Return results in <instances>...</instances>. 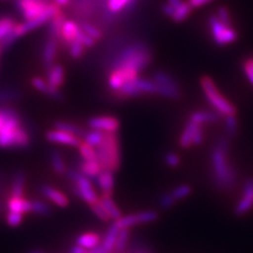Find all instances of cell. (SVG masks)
<instances>
[{"instance_id":"6da1fadb","label":"cell","mask_w":253,"mask_h":253,"mask_svg":"<svg viewBox=\"0 0 253 253\" xmlns=\"http://www.w3.org/2000/svg\"><path fill=\"white\" fill-rule=\"evenodd\" d=\"M212 180L218 190L232 189L237 179L236 170L229 157V141L226 137H220L211 152Z\"/></svg>"},{"instance_id":"7a4b0ae2","label":"cell","mask_w":253,"mask_h":253,"mask_svg":"<svg viewBox=\"0 0 253 253\" xmlns=\"http://www.w3.org/2000/svg\"><path fill=\"white\" fill-rule=\"evenodd\" d=\"M152 62V53L149 46L144 42H133L126 45L123 51L118 53L117 56L112 60L110 69L128 68L133 69L140 73L147 69Z\"/></svg>"},{"instance_id":"3957f363","label":"cell","mask_w":253,"mask_h":253,"mask_svg":"<svg viewBox=\"0 0 253 253\" xmlns=\"http://www.w3.org/2000/svg\"><path fill=\"white\" fill-rule=\"evenodd\" d=\"M31 144V135L22 124L21 117L14 109L0 130V148L1 149H25Z\"/></svg>"},{"instance_id":"277c9868","label":"cell","mask_w":253,"mask_h":253,"mask_svg":"<svg viewBox=\"0 0 253 253\" xmlns=\"http://www.w3.org/2000/svg\"><path fill=\"white\" fill-rule=\"evenodd\" d=\"M98 161L104 170L116 172L121 167V145L117 133H105L104 140L96 148Z\"/></svg>"},{"instance_id":"5b68a950","label":"cell","mask_w":253,"mask_h":253,"mask_svg":"<svg viewBox=\"0 0 253 253\" xmlns=\"http://www.w3.org/2000/svg\"><path fill=\"white\" fill-rule=\"evenodd\" d=\"M201 86L205 94V97L210 104V106L215 110L219 115L227 117L230 115H236V108L232 102L229 101L223 94H221L215 83L209 76H203L201 78Z\"/></svg>"},{"instance_id":"8992f818","label":"cell","mask_w":253,"mask_h":253,"mask_svg":"<svg viewBox=\"0 0 253 253\" xmlns=\"http://www.w3.org/2000/svg\"><path fill=\"white\" fill-rule=\"evenodd\" d=\"M16 6L26 20H32L44 15L54 16L59 13L60 6L46 0H16Z\"/></svg>"},{"instance_id":"52a82bcc","label":"cell","mask_w":253,"mask_h":253,"mask_svg":"<svg viewBox=\"0 0 253 253\" xmlns=\"http://www.w3.org/2000/svg\"><path fill=\"white\" fill-rule=\"evenodd\" d=\"M67 174L68 177L74 184V193L79 199L85 202L89 206L99 201L100 197H98L96 190L94 189L89 177L84 176L78 170L74 169H69Z\"/></svg>"},{"instance_id":"ba28073f","label":"cell","mask_w":253,"mask_h":253,"mask_svg":"<svg viewBox=\"0 0 253 253\" xmlns=\"http://www.w3.org/2000/svg\"><path fill=\"white\" fill-rule=\"evenodd\" d=\"M158 88L157 84L153 79H147L137 77L134 79L133 82L125 85L124 88L120 91L115 92L117 98L126 99L131 97L140 96V95H147V94H156L157 95Z\"/></svg>"},{"instance_id":"9c48e42d","label":"cell","mask_w":253,"mask_h":253,"mask_svg":"<svg viewBox=\"0 0 253 253\" xmlns=\"http://www.w3.org/2000/svg\"><path fill=\"white\" fill-rule=\"evenodd\" d=\"M209 28L211 37L216 45L225 46L231 44L237 39V33L232 26L225 25L218 19L216 15L210 16Z\"/></svg>"},{"instance_id":"30bf717a","label":"cell","mask_w":253,"mask_h":253,"mask_svg":"<svg viewBox=\"0 0 253 253\" xmlns=\"http://www.w3.org/2000/svg\"><path fill=\"white\" fill-rule=\"evenodd\" d=\"M153 81L157 84V95L169 99H178L181 95L176 79L167 72L157 71L153 75Z\"/></svg>"},{"instance_id":"8fae6325","label":"cell","mask_w":253,"mask_h":253,"mask_svg":"<svg viewBox=\"0 0 253 253\" xmlns=\"http://www.w3.org/2000/svg\"><path fill=\"white\" fill-rule=\"evenodd\" d=\"M138 72L133 69L117 68L110 71L108 84L111 90L117 92L122 90L125 85L133 82L138 77Z\"/></svg>"},{"instance_id":"7c38bea8","label":"cell","mask_w":253,"mask_h":253,"mask_svg":"<svg viewBox=\"0 0 253 253\" xmlns=\"http://www.w3.org/2000/svg\"><path fill=\"white\" fill-rule=\"evenodd\" d=\"M205 138L204 128L202 125L193 122H188L184 131L179 137V146L183 149H188L192 146H200Z\"/></svg>"},{"instance_id":"4fadbf2b","label":"cell","mask_w":253,"mask_h":253,"mask_svg":"<svg viewBox=\"0 0 253 253\" xmlns=\"http://www.w3.org/2000/svg\"><path fill=\"white\" fill-rule=\"evenodd\" d=\"M158 218V213L153 210H148V211H142L138 213H133V214H128L126 216H122L120 219L114 221V225L118 229H124L131 227L142 225V224H149L153 223V221L157 220Z\"/></svg>"},{"instance_id":"5bb4252c","label":"cell","mask_w":253,"mask_h":253,"mask_svg":"<svg viewBox=\"0 0 253 253\" xmlns=\"http://www.w3.org/2000/svg\"><path fill=\"white\" fill-rule=\"evenodd\" d=\"M253 209V178H249L245 181L242 196L234 208V213L237 216L247 214Z\"/></svg>"},{"instance_id":"9a60e30c","label":"cell","mask_w":253,"mask_h":253,"mask_svg":"<svg viewBox=\"0 0 253 253\" xmlns=\"http://www.w3.org/2000/svg\"><path fill=\"white\" fill-rule=\"evenodd\" d=\"M92 130H98L104 133H117L120 130L121 123L114 116H97L93 117L88 122Z\"/></svg>"},{"instance_id":"2e32d148","label":"cell","mask_w":253,"mask_h":253,"mask_svg":"<svg viewBox=\"0 0 253 253\" xmlns=\"http://www.w3.org/2000/svg\"><path fill=\"white\" fill-rule=\"evenodd\" d=\"M45 138L47 141L53 142V144H58L69 147H77L82 144L81 137H78L74 134H71L69 132L54 129L47 131L45 134Z\"/></svg>"},{"instance_id":"e0dca14e","label":"cell","mask_w":253,"mask_h":253,"mask_svg":"<svg viewBox=\"0 0 253 253\" xmlns=\"http://www.w3.org/2000/svg\"><path fill=\"white\" fill-rule=\"evenodd\" d=\"M41 192L47 201L52 202L54 205H56L57 207L66 208L69 206L68 196L56 188H54L50 185H43L41 188Z\"/></svg>"},{"instance_id":"ac0fdd59","label":"cell","mask_w":253,"mask_h":253,"mask_svg":"<svg viewBox=\"0 0 253 253\" xmlns=\"http://www.w3.org/2000/svg\"><path fill=\"white\" fill-rule=\"evenodd\" d=\"M58 51V38L50 36L47 37L45 44L43 46L42 52V59L43 63L46 68H50L55 63V59L57 56Z\"/></svg>"},{"instance_id":"d6986e66","label":"cell","mask_w":253,"mask_h":253,"mask_svg":"<svg viewBox=\"0 0 253 253\" xmlns=\"http://www.w3.org/2000/svg\"><path fill=\"white\" fill-rule=\"evenodd\" d=\"M47 83L55 89H59L62 86V84H65L66 81V72L65 69L61 65H58V63H54L53 66L50 68H47Z\"/></svg>"},{"instance_id":"ffe728a7","label":"cell","mask_w":253,"mask_h":253,"mask_svg":"<svg viewBox=\"0 0 253 253\" xmlns=\"http://www.w3.org/2000/svg\"><path fill=\"white\" fill-rule=\"evenodd\" d=\"M96 180L102 195L112 196L115 187L114 172L109 170H102L101 173L97 176Z\"/></svg>"},{"instance_id":"44dd1931","label":"cell","mask_w":253,"mask_h":253,"mask_svg":"<svg viewBox=\"0 0 253 253\" xmlns=\"http://www.w3.org/2000/svg\"><path fill=\"white\" fill-rule=\"evenodd\" d=\"M6 206L10 212L20 213L23 215L32 212V201L26 199L25 196H11L7 200Z\"/></svg>"},{"instance_id":"7402d4cb","label":"cell","mask_w":253,"mask_h":253,"mask_svg":"<svg viewBox=\"0 0 253 253\" xmlns=\"http://www.w3.org/2000/svg\"><path fill=\"white\" fill-rule=\"evenodd\" d=\"M81 30V26H78L75 21L66 19L60 31L59 39H61V41L63 42H66L67 44H70L71 42L76 41Z\"/></svg>"},{"instance_id":"603a6c76","label":"cell","mask_w":253,"mask_h":253,"mask_svg":"<svg viewBox=\"0 0 253 253\" xmlns=\"http://www.w3.org/2000/svg\"><path fill=\"white\" fill-rule=\"evenodd\" d=\"M104 170L101 167L99 161H83L79 164L78 171L84 176L91 178H97V176Z\"/></svg>"},{"instance_id":"cb8c5ba5","label":"cell","mask_w":253,"mask_h":253,"mask_svg":"<svg viewBox=\"0 0 253 253\" xmlns=\"http://www.w3.org/2000/svg\"><path fill=\"white\" fill-rule=\"evenodd\" d=\"M101 236L96 232H85L76 239V245L82 246L86 250H91L100 245Z\"/></svg>"},{"instance_id":"d4e9b609","label":"cell","mask_w":253,"mask_h":253,"mask_svg":"<svg viewBox=\"0 0 253 253\" xmlns=\"http://www.w3.org/2000/svg\"><path fill=\"white\" fill-rule=\"evenodd\" d=\"M218 120L219 114L216 112H212V111H194L189 118L190 122H193L202 126L205 124L216 123Z\"/></svg>"},{"instance_id":"484cf974","label":"cell","mask_w":253,"mask_h":253,"mask_svg":"<svg viewBox=\"0 0 253 253\" xmlns=\"http://www.w3.org/2000/svg\"><path fill=\"white\" fill-rule=\"evenodd\" d=\"M100 202H101L102 206H104V208L106 209V211H107V213L109 214L111 219H113L115 221V220L120 219L123 216L121 209L118 208V206L115 204L114 200L112 199V196L101 195Z\"/></svg>"},{"instance_id":"4316f807","label":"cell","mask_w":253,"mask_h":253,"mask_svg":"<svg viewBox=\"0 0 253 253\" xmlns=\"http://www.w3.org/2000/svg\"><path fill=\"white\" fill-rule=\"evenodd\" d=\"M50 162L53 171L58 174V175H62V174H67L68 167L65 162V158L62 157L59 151L57 150H53L50 154Z\"/></svg>"},{"instance_id":"83f0119b","label":"cell","mask_w":253,"mask_h":253,"mask_svg":"<svg viewBox=\"0 0 253 253\" xmlns=\"http://www.w3.org/2000/svg\"><path fill=\"white\" fill-rule=\"evenodd\" d=\"M118 232H120V229H118L114 224L111 225L108 229V231L104 237V241L101 243L102 248L107 251V253H111L114 250Z\"/></svg>"},{"instance_id":"f1b7e54d","label":"cell","mask_w":253,"mask_h":253,"mask_svg":"<svg viewBox=\"0 0 253 253\" xmlns=\"http://www.w3.org/2000/svg\"><path fill=\"white\" fill-rule=\"evenodd\" d=\"M26 186V174L23 171H18L15 174L12 181L11 196H23Z\"/></svg>"},{"instance_id":"f546056e","label":"cell","mask_w":253,"mask_h":253,"mask_svg":"<svg viewBox=\"0 0 253 253\" xmlns=\"http://www.w3.org/2000/svg\"><path fill=\"white\" fill-rule=\"evenodd\" d=\"M66 21V16L61 11L57 13L54 17L50 20V27H49V35L56 37L59 39L60 37V31L62 28L63 22Z\"/></svg>"},{"instance_id":"4dcf8cb0","label":"cell","mask_w":253,"mask_h":253,"mask_svg":"<svg viewBox=\"0 0 253 253\" xmlns=\"http://www.w3.org/2000/svg\"><path fill=\"white\" fill-rule=\"evenodd\" d=\"M55 129L69 132L71 134H74V135H76L78 137H83L85 134V131L82 128V126H79L72 123H69V122L59 121L57 123H55Z\"/></svg>"},{"instance_id":"1f68e13d","label":"cell","mask_w":253,"mask_h":253,"mask_svg":"<svg viewBox=\"0 0 253 253\" xmlns=\"http://www.w3.org/2000/svg\"><path fill=\"white\" fill-rule=\"evenodd\" d=\"M79 154H81L83 161H97V150L91 145L86 144L85 141H82V144L78 146Z\"/></svg>"},{"instance_id":"d6a6232c","label":"cell","mask_w":253,"mask_h":253,"mask_svg":"<svg viewBox=\"0 0 253 253\" xmlns=\"http://www.w3.org/2000/svg\"><path fill=\"white\" fill-rule=\"evenodd\" d=\"M134 1L135 0H108V10L111 14H118L128 9Z\"/></svg>"},{"instance_id":"836d02e7","label":"cell","mask_w":253,"mask_h":253,"mask_svg":"<svg viewBox=\"0 0 253 253\" xmlns=\"http://www.w3.org/2000/svg\"><path fill=\"white\" fill-rule=\"evenodd\" d=\"M192 9L193 7L191 6V4H190L188 1H184L183 4H181L179 7H177V9H175V11H174V14H173L171 19L174 22H183L189 17L190 14H191Z\"/></svg>"},{"instance_id":"e575fe53","label":"cell","mask_w":253,"mask_h":253,"mask_svg":"<svg viewBox=\"0 0 253 253\" xmlns=\"http://www.w3.org/2000/svg\"><path fill=\"white\" fill-rule=\"evenodd\" d=\"M17 23L10 17L0 18V42L4 39L7 35L11 34Z\"/></svg>"},{"instance_id":"d590c367","label":"cell","mask_w":253,"mask_h":253,"mask_svg":"<svg viewBox=\"0 0 253 253\" xmlns=\"http://www.w3.org/2000/svg\"><path fill=\"white\" fill-rule=\"evenodd\" d=\"M84 141L86 144L91 145L94 148H97L105 137V133L98 131V130H92L89 132H85L84 134Z\"/></svg>"},{"instance_id":"8d00e7d4","label":"cell","mask_w":253,"mask_h":253,"mask_svg":"<svg viewBox=\"0 0 253 253\" xmlns=\"http://www.w3.org/2000/svg\"><path fill=\"white\" fill-rule=\"evenodd\" d=\"M129 236H130V231L128 228L120 229V232H118L117 239H116L114 250L117 252H124L125 249L126 248V245H128Z\"/></svg>"},{"instance_id":"74e56055","label":"cell","mask_w":253,"mask_h":253,"mask_svg":"<svg viewBox=\"0 0 253 253\" xmlns=\"http://www.w3.org/2000/svg\"><path fill=\"white\" fill-rule=\"evenodd\" d=\"M52 208L51 206L42 201V200H33L32 201V212L37 215H49L51 214Z\"/></svg>"},{"instance_id":"f35d334b","label":"cell","mask_w":253,"mask_h":253,"mask_svg":"<svg viewBox=\"0 0 253 253\" xmlns=\"http://www.w3.org/2000/svg\"><path fill=\"white\" fill-rule=\"evenodd\" d=\"M171 194L174 197V200L176 202H179L181 200L187 199L188 196H190V194L192 193V187L188 185V184H183L180 186H177L176 188H174L173 190H171Z\"/></svg>"},{"instance_id":"ab89813d","label":"cell","mask_w":253,"mask_h":253,"mask_svg":"<svg viewBox=\"0 0 253 253\" xmlns=\"http://www.w3.org/2000/svg\"><path fill=\"white\" fill-rule=\"evenodd\" d=\"M81 28L86 35H89L91 38H93L95 42L100 41L101 37H102L101 31L97 27L91 25L90 22H86V21L82 22Z\"/></svg>"},{"instance_id":"60d3db41","label":"cell","mask_w":253,"mask_h":253,"mask_svg":"<svg viewBox=\"0 0 253 253\" xmlns=\"http://www.w3.org/2000/svg\"><path fill=\"white\" fill-rule=\"evenodd\" d=\"M237 128H239V123H237L236 115L225 117V129L228 136L233 137L237 133Z\"/></svg>"},{"instance_id":"b9f144b4","label":"cell","mask_w":253,"mask_h":253,"mask_svg":"<svg viewBox=\"0 0 253 253\" xmlns=\"http://www.w3.org/2000/svg\"><path fill=\"white\" fill-rule=\"evenodd\" d=\"M90 208H91L92 212L95 214V216H96L97 218H99L100 220H102V221H109L111 219L109 214L107 213V211H106V209L104 208V206H102V204L100 202V199H99L98 202L91 205Z\"/></svg>"},{"instance_id":"7bdbcfd3","label":"cell","mask_w":253,"mask_h":253,"mask_svg":"<svg viewBox=\"0 0 253 253\" xmlns=\"http://www.w3.org/2000/svg\"><path fill=\"white\" fill-rule=\"evenodd\" d=\"M84 49L85 46L81 42L77 41V39L69 44V53L71 55V57L74 59L81 58L84 53Z\"/></svg>"},{"instance_id":"ee69618b","label":"cell","mask_w":253,"mask_h":253,"mask_svg":"<svg viewBox=\"0 0 253 253\" xmlns=\"http://www.w3.org/2000/svg\"><path fill=\"white\" fill-rule=\"evenodd\" d=\"M31 84H32V85H33L37 91L42 92L43 94H46V95L49 94L50 89H51V85L49 84V83H47L46 81H44V79H42V77H34L31 81Z\"/></svg>"},{"instance_id":"f6af8a7d","label":"cell","mask_w":253,"mask_h":253,"mask_svg":"<svg viewBox=\"0 0 253 253\" xmlns=\"http://www.w3.org/2000/svg\"><path fill=\"white\" fill-rule=\"evenodd\" d=\"M243 71L246 75L248 82L253 84V56L247 57L243 61Z\"/></svg>"},{"instance_id":"bcb514c9","label":"cell","mask_w":253,"mask_h":253,"mask_svg":"<svg viewBox=\"0 0 253 253\" xmlns=\"http://www.w3.org/2000/svg\"><path fill=\"white\" fill-rule=\"evenodd\" d=\"M218 19L225 23V25L227 26H232V20H231V15H230V12H229V10L227 9L226 6H219L218 10L215 14Z\"/></svg>"},{"instance_id":"7dc6e473","label":"cell","mask_w":253,"mask_h":253,"mask_svg":"<svg viewBox=\"0 0 253 253\" xmlns=\"http://www.w3.org/2000/svg\"><path fill=\"white\" fill-rule=\"evenodd\" d=\"M177 202L174 200V197L172 196L171 192H167V193H164L161 199H160V206L162 209H170L172 208L174 205H175Z\"/></svg>"},{"instance_id":"c3c4849f","label":"cell","mask_w":253,"mask_h":253,"mask_svg":"<svg viewBox=\"0 0 253 253\" xmlns=\"http://www.w3.org/2000/svg\"><path fill=\"white\" fill-rule=\"evenodd\" d=\"M23 219V214L16 212H10L6 214V224L10 227H17L21 224Z\"/></svg>"},{"instance_id":"681fc988","label":"cell","mask_w":253,"mask_h":253,"mask_svg":"<svg viewBox=\"0 0 253 253\" xmlns=\"http://www.w3.org/2000/svg\"><path fill=\"white\" fill-rule=\"evenodd\" d=\"M165 163L171 168H176L180 165V157L175 152H168L165 155Z\"/></svg>"},{"instance_id":"f907efd6","label":"cell","mask_w":253,"mask_h":253,"mask_svg":"<svg viewBox=\"0 0 253 253\" xmlns=\"http://www.w3.org/2000/svg\"><path fill=\"white\" fill-rule=\"evenodd\" d=\"M77 41L81 42L85 47H92L95 44V42H96L93 38H91L89 35H86L83 30H81V32H79V34L77 36Z\"/></svg>"},{"instance_id":"816d5d0a","label":"cell","mask_w":253,"mask_h":253,"mask_svg":"<svg viewBox=\"0 0 253 253\" xmlns=\"http://www.w3.org/2000/svg\"><path fill=\"white\" fill-rule=\"evenodd\" d=\"M11 112V108L1 107L0 108V130L3 128V126L7 120V116H9Z\"/></svg>"},{"instance_id":"f5cc1de1","label":"cell","mask_w":253,"mask_h":253,"mask_svg":"<svg viewBox=\"0 0 253 253\" xmlns=\"http://www.w3.org/2000/svg\"><path fill=\"white\" fill-rule=\"evenodd\" d=\"M174 7L172 5H170L168 2H166L163 6H162V12L164 13V15L167 16L169 18H172V16L174 14Z\"/></svg>"},{"instance_id":"db71d44e","label":"cell","mask_w":253,"mask_h":253,"mask_svg":"<svg viewBox=\"0 0 253 253\" xmlns=\"http://www.w3.org/2000/svg\"><path fill=\"white\" fill-rule=\"evenodd\" d=\"M211 1H212V0H189L188 2L191 4L193 9H197V7H201V6L207 4Z\"/></svg>"},{"instance_id":"11a10c76","label":"cell","mask_w":253,"mask_h":253,"mask_svg":"<svg viewBox=\"0 0 253 253\" xmlns=\"http://www.w3.org/2000/svg\"><path fill=\"white\" fill-rule=\"evenodd\" d=\"M70 253H88V251H86V249H84V247L78 246V245H76V246L71 248Z\"/></svg>"},{"instance_id":"9f6ffc18","label":"cell","mask_w":253,"mask_h":253,"mask_svg":"<svg viewBox=\"0 0 253 253\" xmlns=\"http://www.w3.org/2000/svg\"><path fill=\"white\" fill-rule=\"evenodd\" d=\"M167 2L174 7V10L177 9L181 4L184 3V0H167Z\"/></svg>"},{"instance_id":"6f0895ef","label":"cell","mask_w":253,"mask_h":253,"mask_svg":"<svg viewBox=\"0 0 253 253\" xmlns=\"http://www.w3.org/2000/svg\"><path fill=\"white\" fill-rule=\"evenodd\" d=\"M54 2L59 6H66L69 4L70 0H54Z\"/></svg>"},{"instance_id":"680465c9","label":"cell","mask_w":253,"mask_h":253,"mask_svg":"<svg viewBox=\"0 0 253 253\" xmlns=\"http://www.w3.org/2000/svg\"><path fill=\"white\" fill-rule=\"evenodd\" d=\"M133 253H151L150 252L149 249L147 248H144V247H138L135 249V251H134Z\"/></svg>"},{"instance_id":"91938a15","label":"cell","mask_w":253,"mask_h":253,"mask_svg":"<svg viewBox=\"0 0 253 253\" xmlns=\"http://www.w3.org/2000/svg\"><path fill=\"white\" fill-rule=\"evenodd\" d=\"M32 253H42V252H39V251H35V252H32Z\"/></svg>"},{"instance_id":"94428289","label":"cell","mask_w":253,"mask_h":253,"mask_svg":"<svg viewBox=\"0 0 253 253\" xmlns=\"http://www.w3.org/2000/svg\"><path fill=\"white\" fill-rule=\"evenodd\" d=\"M1 49H2V47H1V44H0V52H1Z\"/></svg>"},{"instance_id":"6125c7cd","label":"cell","mask_w":253,"mask_h":253,"mask_svg":"<svg viewBox=\"0 0 253 253\" xmlns=\"http://www.w3.org/2000/svg\"><path fill=\"white\" fill-rule=\"evenodd\" d=\"M0 1H4V0H0Z\"/></svg>"},{"instance_id":"be15d7a7","label":"cell","mask_w":253,"mask_h":253,"mask_svg":"<svg viewBox=\"0 0 253 253\" xmlns=\"http://www.w3.org/2000/svg\"><path fill=\"white\" fill-rule=\"evenodd\" d=\"M212 1H213V0H212Z\"/></svg>"}]
</instances>
